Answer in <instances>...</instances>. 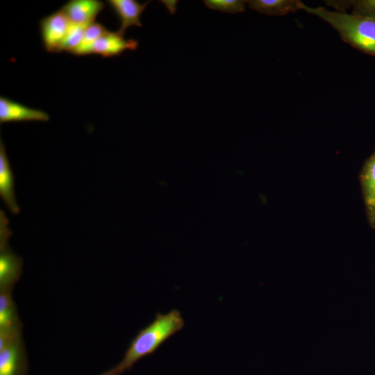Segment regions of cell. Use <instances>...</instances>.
<instances>
[{"label": "cell", "instance_id": "3957f363", "mask_svg": "<svg viewBox=\"0 0 375 375\" xmlns=\"http://www.w3.org/2000/svg\"><path fill=\"white\" fill-rule=\"evenodd\" d=\"M8 220L3 211L0 214V291L11 292L20 278L22 259L9 247L8 240L12 231L8 228Z\"/></svg>", "mask_w": 375, "mask_h": 375}, {"label": "cell", "instance_id": "9a60e30c", "mask_svg": "<svg viewBox=\"0 0 375 375\" xmlns=\"http://www.w3.org/2000/svg\"><path fill=\"white\" fill-rule=\"evenodd\" d=\"M88 26L71 23L67 35L61 44L60 52L67 51L72 53L80 44Z\"/></svg>", "mask_w": 375, "mask_h": 375}, {"label": "cell", "instance_id": "4fadbf2b", "mask_svg": "<svg viewBox=\"0 0 375 375\" xmlns=\"http://www.w3.org/2000/svg\"><path fill=\"white\" fill-rule=\"evenodd\" d=\"M0 293V333L21 331L22 324L11 292Z\"/></svg>", "mask_w": 375, "mask_h": 375}, {"label": "cell", "instance_id": "8fae6325", "mask_svg": "<svg viewBox=\"0 0 375 375\" xmlns=\"http://www.w3.org/2000/svg\"><path fill=\"white\" fill-rule=\"evenodd\" d=\"M0 194L12 213L17 214L19 212L15 195V178L1 140L0 142Z\"/></svg>", "mask_w": 375, "mask_h": 375}, {"label": "cell", "instance_id": "7a4b0ae2", "mask_svg": "<svg viewBox=\"0 0 375 375\" xmlns=\"http://www.w3.org/2000/svg\"><path fill=\"white\" fill-rule=\"evenodd\" d=\"M300 9L322 19L339 33L342 40L359 51L375 56V19L324 7H310L301 2Z\"/></svg>", "mask_w": 375, "mask_h": 375}, {"label": "cell", "instance_id": "5b68a950", "mask_svg": "<svg viewBox=\"0 0 375 375\" xmlns=\"http://www.w3.org/2000/svg\"><path fill=\"white\" fill-rule=\"evenodd\" d=\"M22 336L0 345V375H23L26 367Z\"/></svg>", "mask_w": 375, "mask_h": 375}, {"label": "cell", "instance_id": "52a82bcc", "mask_svg": "<svg viewBox=\"0 0 375 375\" xmlns=\"http://www.w3.org/2000/svg\"><path fill=\"white\" fill-rule=\"evenodd\" d=\"M105 4L99 0H71L60 8L71 23L89 25L104 9Z\"/></svg>", "mask_w": 375, "mask_h": 375}, {"label": "cell", "instance_id": "2e32d148", "mask_svg": "<svg viewBox=\"0 0 375 375\" xmlns=\"http://www.w3.org/2000/svg\"><path fill=\"white\" fill-rule=\"evenodd\" d=\"M205 5L212 10L236 14L244 10L246 1L242 0H205Z\"/></svg>", "mask_w": 375, "mask_h": 375}, {"label": "cell", "instance_id": "8992f818", "mask_svg": "<svg viewBox=\"0 0 375 375\" xmlns=\"http://www.w3.org/2000/svg\"><path fill=\"white\" fill-rule=\"evenodd\" d=\"M138 42L133 39H126L118 31L107 30L94 44L92 53L108 58L118 56L127 50L134 51Z\"/></svg>", "mask_w": 375, "mask_h": 375}, {"label": "cell", "instance_id": "30bf717a", "mask_svg": "<svg viewBox=\"0 0 375 375\" xmlns=\"http://www.w3.org/2000/svg\"><path fill=\"white\" fill-rule=\"evenodd\" d=\"M367 217L375 229V151L365 161L360 174Z\"/></svg>", "mask_w": 375, "mask_h": 375}, {"label": "cell", "instance_id": "9c48e42d", "mask_svg": "<svg viewBox=\"0 0 375 375\" xmlns=\"http://www.w3.org/2000/svg\"><path fill=\"white\" fill-rule=\"evenodd\" d=\"M150 1L140 3L135 0H109L108 3L119 20L117 31L124 35L131 26L141 27L140 17Z\"/></svg>", "mask_w": 375, "mask_h": 375}, {"label": "cell", "instance_id": "ba28073f", "mask_svg": "<svg viewBox=\"0 0 375 375\" xmlns=\"http://www.w3.org/2000/svg\"><path fill=\"white\" fill-rule=\"evenodd\" d=\"M49 115L43 110L27 107L4 97L0 98V122H47Z\"/></svg>", "mask_w": 375, "mask_h": 375}, {"label": "cell", "instance_id": "277c9868", "mask_svg": "<svg viewBox=\"0 0 375 375\" xmlns=\"http://www.w3.org/2000/svg\"><path fill=\"white\" fill-rule=\"evenodd\" d=\"M71 22L60 9L44 17L40 22V33L45 50L58 53Z\"/></svg>", "mask_w": 375, "mask_h": 375}, {"label": "cell", "instance_id": "6da1fadb", "mask_svg": "<svg viewBox=\"0 0 375 375\" xmlns=\"http://www.w3.org/2000/svg\"><path fill=\"white\" fill-rule=\"evenodd\" d=\"M183 326L184 320L178 310H172L166 314L157 313L155 319L133 339L122 360L101 375L123 374L140 359L153 353Z\"/></svg>", "mask_w": 375, "mask_h": 375}, {"label": "cell", "instance_id": "5bb4252c", "mask_svg": "<svg viewBox=\"0 0 375 375\" xmlns=\"http://www.w3.org/2000/svg\"><path fill=\"white\" fill-rule=\"evenodd\" d=\"M106 31L107 29L99 22H94L88 25L80 44L72 54L78 56L91 54L94 44Z\"/></svg>", "mask_w": 375, "mask_h": 375}, {"label": "cell", "instance_id": "e0dca14e", "mask_svg": "<svg viewBox=\"0 0 375 375\" xmlns=\"http://www.w3.org/2000/svg\"><path fill=\"white\" fill-rule=\"evenodd\" d=\"M353 14L375 19V0L351 1Z\"/></svg>", "mask_w": 375, "mask_h": 375}, {"label": "cell", "instance_id": "ac0fdd59", "mask_svg": "<svg viewBox=\"0 0 375 375\" xmlns=\"http://www.w3.org/2000/svg\"><path fill=\"white\" fill-rule=\"evenodd\" d=\"M326 4L334 6L338 12H344V10L349 6H351V1H326Z\"/></svg>", "mask_w": 375, "mask_h": 375}, {"label": "cell", "instance_id": "7c38bea8", "mask_svg": "<svg viewBox=\"0 0 375 375\" xmlns=\"http://www.w3.org/2000/svg\"><path fill=\"white\" fill-rule=\"evenodd\" d=\"M299 0H249L246 4L260 13L272 16H281L295 12L300 9Z\"/></svg>", "mask_w": 375, "mask_h": 375}]
</instances>
